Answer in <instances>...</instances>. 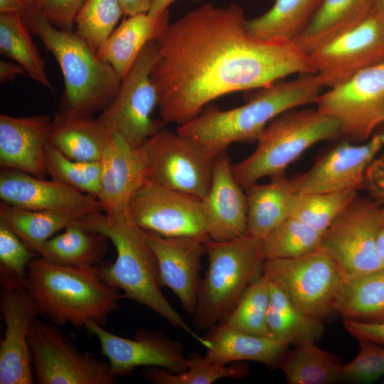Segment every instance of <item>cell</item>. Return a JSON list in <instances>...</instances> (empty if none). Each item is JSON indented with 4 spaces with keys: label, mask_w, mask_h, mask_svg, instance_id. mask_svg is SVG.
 Listing matches in <instances>:
<instances>
[{
    "label": "cell",
    "mask_w": 384,
    "mask_h": 384,
    "mask_svg": "<svg viewBox=\"0 0 384 384\" xmlns=\"http://www.w3.org/2000/svg\"><path fill=\"white\" fill-rule=\"evenodd\" d=\"M36 381L38 384H114L108 363L79 350L55 326L39 320L28 334Z\"/></svg>",
    "instance_id": "cell-12"
},
{
    "label": "cell",
    "mask_w": 384,
    "mask_h": 384,
    "mask_svg": "<svg viewBox=\"0 0 384 384\" xmlns=\"http://www.w3.org/2000/svg\"><path fill=\"white\" fill-rule=\"evenodd\" d=\"M169 18V10L157 18L150 16L148 13L128 16L98 50V57L110 65L122 78L146 43L156 41L167 27Z\"/></svg>",
    "instance_id": "cell-27"
},
{
    "label": "cell",
    "mask_w": 384,
    "mask_h": 384,
    "mask_svg": "<svg viewBox=\"0 0 384 384\" xmlns=\"http://www.w3.org/2000/svg\"><path fill=\"white\" fill-rule=\"evenodd\" d=\"M158 54L157 41H148L122 78L115 97L98 117L112 134L134 148L140 147L162 127L163 122L151 118L158 95L151 72Z\"/></svg>",
    "instance_id": "cell-10"
},
{
    "label": "cell",
    "mask_w": 384,
    "mask_h": 384,
    "mask_svg": "<svg viewBox=\"0 0 384 384\" xmlns=\"http://www.w3.org/2000/svg\"><path fill=\"white\" fill-rule=\"evenodd\" d=\"M148 161L146 181L203 199L212 178V159L191 139L161 128L142 145Z\"/></svg>",
    "instance_id": "cell-13"
},
{
    "label": "cell",
    "mask_w": 384,
    "mask_h": 384,
    "mask_svg": "<svg viewBox=\"0 0 384 384\" xmlns=\"http://www.w3.org/2000/svg\"><path fill=\"white\" fill-rule=\"evenodd\" d=\"M176 0H151L148 14L153 17L157 18L164 12L169 10L168 7ZM194 2H199L203 0H190Z\"/></svg>",
    "instance_id": "cell-50"
},
{
    "label": "cell",
    "mask_w": 384,
    "mask_h": 384,
    "mask_svg": "<svg viewBox=\"0 0 384 384\" xmlns=\"http://www.w3.org/2000/svg\"><path fill=\"white\" fill-rule=\"evenodd\" d=\"M363 188L372 200L384 206V154L376 157L368 166Z\"/></svg>",
    "instance_id": "cell-45"
},
{
    "label": "cell",
    "mask_w": 384,
    "mask_h": 384,
    "mask_svg": "<svg viewBox=\"0 0 384 384\" xmlns=\"http://www.w3.org/2000/svg\"><path fill=\"white\" fill-rule=\"evenodd\" d=\"M51 118L46 114H0V166L45 178L46 148Z\"/></svg>",
    "instance_id": "cell-23"
},
{
    "label": "cell",
    "mask_w": 384,
    "mask_h": 384,
    "mask_svg": "<svg viewBox=\"0 0 384 384\" xmlns=\"http://www.w3.org/2000/svg\"><path fill=\"white\" fill-rule=\"evenodd\" d=\"M77 220L65 213L26 209L4 202L0 203V220L36 254L55 233Z\"/></svg>",
    "instance_id": "cell-34"
},
{
    "label": "cell",
    "mask_w": 384,
    "mask_h": 384,
    "mask_svg": "<svg viewBox=\"0 0 384 384\" xmlns=\"http://www.w3.org/2000/svg\"><path fill=\"white\" fill-rule=\"evenodd\" d=\"M384 147V133L362 144L343 142L316 160L306 172L289 178L294 193H332L363 188L366 171Z\"/></svg>",
    "instance_id": "cell-17"
},
{
    "label": "cell",
    "mask_w": 384,
    "mask_h": 384,
    "mask_svg": "<svg viewBox=\"0 0 384 384\" xmlns=\"http://www.w3.org/2000/svg\"><path fill=\"white\" fill-rule=\"evenodd\" d=\"M78 220L66 227L63 233L47 240L38 255L47 261L62 265H98L106 254L108 238L85 228Z\"/></svg>",
    "instance_id": "cell-30"
},
{
    "label": "cell",
    "mask_w": 384,
    "mask_h": 384,
    "mask_svg": "<svg viewBox=\"0 0 384 384\" xmlns=\"http://www.w3.org/2000/svg\"><path fill=\"white\" fill-rule=\"evenodd\" d=\"M188 360V367L181 373L149 366L143 369L142 375L154 384H212L224 378H242L249 371L245 365H218L206 361L198 353L190 355Z\"/></svg>",
    "instance_id": "cell-37"
},
{
    "label": "cell",
    "mask_w": 384,
    "mask_h": 384,
    "mask_svg": "<svg viewBox=\"0 0 384 384\" xmlns=\"http://www.w3.org/2000/svg\"><path fill=\"white\" fill-rule=\"evenodd\" d=\"M384 206L356 198L323 233L319 250L328 255L348 281L384 269L378 241Z\"/></svg>",
    "instance_id": "cell-9"
},
{
    "label": "cell",
    "mask_w": 384,
    "mask_h": 384,
    "mask_svg": "<svg viewBox=\"0 0 384 384\" xmlns=\"http://www.w3.org/2000/svg\"><path fill=\"white\" fill-rule=\"evenodd\" d=\"M357 196V191L294 193L290 209L294 217L324 233Z\"/></svg>",
    "instance_id": "cell-38"
},
{
    "label": "cell",
    "mask_w": 384,
    "mask_h": 384,
    "mask_svg": "<svg viewBox=\"0 0 384 384\" xmlns=\"http://www.w3.org/2000/svg\"><path fill=\"white\" fill-rule=\"evenodd\" d=\"M27 9L23 0H0V14L16 13L22 15Z\"/></svg>",
    "instance_id": "cell-49"
},
{
    "label": "cell",
    "mask_w": 384,
    "mask_h": 384,
    "mask_svg": "<svg viewBox=\"0 0 384 384\" xmlns=\"http://www.w3.org/2000/svg\"><path fill=\"white\" fill-rule=\"evenodd\" d=\"M128 213L141 229L161 236L209 239L201 199L149 181L131 198Z\"/></svg>",
    "instance_id": "cell-14"
},
{
    "label": "cell",
    "mask_w": 384,
    "mask_h": 384,
    "mask_svg": "<svg viewBox=\"0 0 384 384\" xmlns=\"http://www.w3.org/2000/svg\"><path fill=\"white\" fill-rule=\"evenodd\" d=\"M85 327L98 339L101 353L116 377L128 375L139 366L159 367L172 373H181L188 367L181 342L161 331L139 329L133 338H127L95 321H89Z\"/></svg>",
    "instance_id": "cell-16"
},
{
    "label": "cell",
    "mask_w": 384,
    "mask_h": 384,
    "mask_svg": "<svg viewBox=\"0 0 384 384\" xmlns=\"http://www.w3.org/2000/svg\"><path fill=\"white\" fill-rule=\"evenodd\" d=\"M268 279L261 272L244 292L228 319L220 324L246 334L274 338L267 325Z\"/></svg>",
    "instance_id": "cell-36"
},
{
    "label": "cell",
    "mask_w": 384,
    "mask_h": 384,
    "mask_svg": "<svg viewBox=\"0 0 384 384\" xmlns=\"http://www.w3.org/2000/svg\"><path fill=\"white\" fill-rule=\"evenodd\" d=\"M203 337L208 343L205 359L218 365L250 361L279 368L289 346L274 338L246 334L223 324L212 326Z\"/></svg>",
    "instance_id": "cell-24"
},
{
    "label": "cell",
    "mask_w": 384,
    "mask_h": 384,
    "mask_svg": "<svg viewBox=\"0 0 384 384\" xmlns=\"http://www.w3.org/2000/svg\"><path fill=\"white\" fill-rule=\"evenodd\" d=\"M378 10L384 12V0H378Z\"/></svg>",
    "instance_id": "cell-53"
},
{
    "label": "cell",
    "mask_w": 384,
    "mask_h": 384,
    "mask_svg": "<svg viewBox=\"0 0 384 384\" xmlns=\"http://www.w3.org/2000/svg\"><path fill=\"white\" fill-rule=\"evenodd\" d=\"M208 270L201 278L193 324L201 331L223 324L262 272V240L247 232L232 240L205 242Z\"/></svg>",
    "instance_id": "cell-6"
},
{
    "label": "cell",
    "mask_w": 384,
    "mask_h": 384,
    "mask_svg": "<svg viewBox=\"0 0 384 384\" xmlns=\"http://www.w3.org/2000/svg\"><path fill=\"white\" fill-rule=\"evenodd\" d=\"M36 255L0 220V282L8 289L26 288L28 267Z\"/></svg>",
    "instance_id": "cell-42"
},
{
    "label": "cell",
    "mask_w": 384,
    "mask_h": 384,
    "mask_svg": "<svg viewBox=\"0 0 384 384\" xmlns=\"http://www.w3.org/2000/svg\"><path fill=\"white\" fill-rule=\"evenodd\" d=\"M26 289L50 323L76 328L91 320L103 325L122 299L97 265H62L40 256L29 263Z\"/></svg>",
    "instance_id": "cell-4"
},
{
    "label": "cell",
    "mask_w": 384,
    "mask_h": 384,
    "mask_svg": "<svg viewBox=\"0 0 384 384\" xmlns=\"http://www.w3.org/2000/svg\"><path fill=\"white\" fill-rule=\"evenodd\" d=\"M22 16L0 14V52L16 61L31 78L53 90L46 66Z\"/></svg>",
    "instance_id": "cell-33"
},
{
    "label": "cell",
    "mask_w": 384,
    "mask_h": 384,
    "mask_svg": "<svg viewBox=\"0 0 384 384\" xmlns=\"http://www.w3.org/2000/svg\"><path fill=\"white\" fill-rule=\"evenodd\" d=\"M25 69L18 63L1 60L0 61V82L14 80L18 75H25Z\"/></svg>",
    "instance_id": "cell-47"
},
{
    "label": "cell",
    "mask_w": 384,
    "mask_h": 384,
    "mask_svg": "<svg viewBox=\"0 0 384 384\" xmlns=\"http://www.w3.org/2000/svg\"><path fill=\"white\" fill-rule=\"evenodd\" d=\"M342 366L334 354L308 343L288 351L279 368L289 384H331L341 382Z\"/></svg>",
    "instance_id": "cell-32"
},
{
    "label": "cell",
    "mask_w": 384,
    "mask_h": 384,
    "mask_svg": "<svg viewBox=\"0 0 384 384\" xmlns=\"http://www.w3.org/2000/svg\"><path fill=\"white\" fill-rule=\"evenodd\" d=\"M262 272L307 315L322 321L340 316L349 281L320 250L296 258L266 260Z\"/></svg>",
    "instance_id": "cell-8"
},
{
    "label": "cell",
    "mask_w": 384,
    "mask_h": 384,
    "mask_svg": "<svg viewBox=\"0 0 384 384\" xmlns=\"http://www.w3.org/2000/svg\"><path fill=\"white\" fill-rule=\"evenodd\" d=\"M47 175L99 200L102 192V167L99 161L71 159L48 144L46 148Z\"/></svg>",
    "instance_id": "cell-40"
},
{
    "label": "cell",
    "mask_w": 384,
    "mask_h": 384,
    "mask_svg": "<svg viewBox=\"0 0 384 384\" xmlns=\"http://www.w3.org/2000/svg\"><path fill=\"white\" fill-rule=\"evenodd\" d=\"M85 0H36L35 8L56 28L72 31Z\"/></svg>",
    "instance_id": "cell-44"
},
{
    "label": "cell",
    "mask_w": 384,
    "mask_h": 384,
    "mask_svg": "<svg viewBox=\"0 0 384 384\" xmlns=\"http://www.w3.org/2000/svg\"><path fill=\"white\" fill-rule=\"evenodd\" d=\"M268 280L270 302L267 321L273 338L288 346L319 341L325 330L324 321L304 313L279 286Z\"/></svg>",
    "instance_id": "cell-29"
},
{
    "label": "cell",
    "mask_w": 384,
    "mask_h": 384,
    "mask_svg": "<svg viewBox=\"0 0 384 384\" xmlns=\"http://www.w3.org/2000/svg\"><path fill=\"white\" fill-rule=\"evenodd\" d=\"M0 198L6 204L35 210L68 214L80 219L102 211L100 201L64 183L1 168Z\"/></svg>",
    "instance_id": "cell-19"
},
{
    "label": "cell",
    "mask_w": 384,
    "mask_h": 384,
    "mask_svg": "<svg viewBox=\"0 0 384 384\" xmlns=\"http://www.w3.org/2000/svg\"><path fill=\"white\" fill-rule=\"evenodd\" d=\"M112 135L98 117L60 111L51 121L48 142L71 159L99 161Z\"/></svg>",
    "instance_id": "cell-26"
},
{
    "label": "cell",
    "mask_w": 384,
    "mask_h": 384,
    "mask_svg": "<svg viewBox=\"0 0 384 384\" xmlns=\"http://www.w3.org/2000/svg\"><path fill=\"white\" fill-rule=\"evenodd\" d=\"M158 266L160 286L169 288L190 315L195 314L205 242L191 237H164L144 230Z\"/></svg>",
    "instance_id": "cell-20"
},
{
    "label": "cell",
    "mask_w": 384,
    "mask_h": 384,
    "mask_svg": "<svg viewBox=\"0 0 384 384\" xmlns=\"http://www.w3.org/2000/svg\"><path fill=\"white\" fill-rule=\"evenodd\" d=\"M102 192L99 201L105 213L128 212L134 194L146 181L148 161L142 147L134 148L113 134L100 159Z\"/></svg>",
    "instance_id": "cell-22"
},
{
    "label": "cell",
    "mask_w": 384,
    "mask_h": 384,
    "mask_svg": "<svg viewBox=\"0 0 384 384\" xmlns=\"http://www.w3.org/2000/svg\"><path fill=\"white\" fill-rule=\"evenodd\" d=\"M0 309L5 324L0 343V384H33L36 378L28 334L41 314L38 307L26 288L1 287Z\"/></svg>",
    "instance_id": "cell-18"
},
{
    "label": "cell",
    "mask_w": 384,
    "mask_h": 384,
    "mask_svg": "<svg viewBox=\"0 0 384 384\" xmlns=\"http://www.w3.org/2000/svg\"><path fill=\"white\" fill-rule=\"evenodd\" d=\"M378 249L379 255L384 262V223L378 237Z\"/></svg>",
    "instance_id": "cell-51"
},
{
    "label": "cell",
    "mask_w": 384,
    "mask_h": 384,
    "mask_svg": "<svg viewBox=\"0 0 384 384\" xmlns=\"http://www.w3.org/2000/svg\"><path fill=\"white\" fill-rule=\"evenodd\" d=\"M359 351L346 364H343L341 381L370 383L384 376V347L367 339H358Z\"/></svg>",
    "instance_id": "cell-43"
},
{
    "label": "cell",
    "mask_w": 384,
    "mask_h": 384,
    "mask_svg": "<svg viewBox=\"0 0 384 384\" xmlns=\"http://www.w3.org/2000/svg\"><path fill=\"white\" fill-rule=\"evenodd\" d=\"M201 201L210 239L228 241L247 233L246 194L233 176L225 151L213 161L210 186Z\"/></svg>",
    "instance_id": "cell-21"
},
{
    "label": "cell",
    "mask_w": 384,
    "mask_h": 384,
    "mask_svg": "<svg viewBox=\"0 0 384 384\" xmlns=\"http://www.w3.org/2000/svg\"><path fill=\"white\" fill-rule=\"evenodd\" d=\"M314 104L338 122L340 136L366 142L384 123V60L329 88Z\"/></svg>",
    "instance_id": "cell-11"
},
{
    "label": "cell",
    "mask_w": 384,
    "mask_h": 384,
    "mask_svg": "<svg viewBox=\"0 0 384 384\" xmlns=\"http://www.w3.org/2000/svg\"><path fill=\"white\" fill-rule=\"evenodd\" d=\"M21 16L60 68L65 85L60 112L78 116L102 112L117 93L120 76L76 32L55 27L36 8Z\"/></svg>",
    "instance_id": "cell-5"
},
{
    "label": "cell",
    "mask_w": 384,
    "mask_h": 384,
    "mask_svg": "<svg viewBox=\"0 0 384 384\" xmlns=\"http://www.w3.org/2000/svg\"><path fill=\"white\" fill-rule=\"evenodd\" d=\"M338 136V122L316 109L286 111L266 126L254 151L233 165V176L245 189L263 177L284 175L309 148Z\"/></svg>",
    "instance_id": "cell-7"
},
{
    "label": "cell",
    "mask_w": 384,
    "mask_h": 384,
    "mask_svg": "<svg viewBox=\"0 0 384 384\" xmlns=\"http://www.w3.org/2000/svg\"><path fill=\"white\" fill-rule=\"evenodd\" d=\"M122 15L119 0H85L75 19L76 33L97 53Z\"/></svg>",
    "instance_id": "cell-41"
},
{
    "label": "cell",
    "mask_w": 384,
    "mask_h": 384,
    "mask_svg": "<svg viewBox=\"0 0 384 384\" xmlns=\"http://www.w3.org/2000/svg\"><path fill=\"white\" fill-rule=\"evenodd\" d=\"M247 198V232L264 240L290 216L294 191L284 175L265 184L252 183L245 188Z\"/></svg>",
    "instance_id": "cell-28"
},
{
    "label": "cell",
    "mask_w": 384,
    "mask_h": 384,
    "mask_svg": "<svg viewBox=\"0 0 384 384\" xmlns=\"http://www.w3.org/2000/svg\"><path fill=\"white\" fill-rule=\"evenodd\" d=\"M340 316L343 321L384 323V269L349 281Z\"/></svg>",
    "instance_id": "cell-35"
},
{
    "label": "cell",
    "mask_w": 384,
    "mask_h": 384,
    "mask_svg": "<svg viewBox=\"0 0 384 384\" xmlns=\"http://www.w3.org/2000/svg\"><path fill=\"white\" fill-rule=\"evenodd\" d=\"M378 10V0H324L314 18L293 41L308 54L355 28Z\"/></svg>",
    "instance_id": "cell-25"
},
{
    "label": "cell",
    "mask_w": 384,
    "mask_h": 384,
    "mask_svg": "<svg viewBox=\"0 0 384 384\" xmlns=\"http://www.w3.org/2000/svg\"><path fill=\"white\" fill-rule=\"evenodd\" d=\"M78 222L85 228L105 235L114 246L115 260L99 263L97 267L101 278L107 284L123 291L122 299L146 306L206 347L203 337L188 326L163 294L154 253L143 230L132 221L128 212L110 215L99 211L79 219Z\"/></svg>",
    "instance_id": "cell-2"
},
{
    "label": "cell",
    "mask_w": 384,
    "mask_h": 384,
    "mask_svg": "<svg viewBox=\"0 0 384 384\" xmlns=\"http://www.w3.org/2000/svg\"><path fill=\"white\" fill-rule=\"evenodd\" d=\"M247 21L235 4H205L169 23L156 40L151 72L163 122L180 126L223 95L316 73L309 54L293 41L255 37Z\"/></svg>",
    "instance_id": "cell-1"
},
{
    "label": "cell",
    "mask_w": 384,
    "mask_h": 384,
    "mask_svg": "<svg viewBox=\"0 0 384 384\" xmlns=\"http://www.w3.org/2000/svg\"><path fill=\"white\" fill-rule=\"evenodd\" d=\"M322 233L289 216L263 240L265 260L296 258L319 250Z\"/></svg>",
    "instance_id": "cell-39"
},
{
    "label": "cell",
    "mask_w": 384,
    "mask_h": 384,
    "mask_svg": "<svg viewBox=\"0 0 384 384\" xmlns=\"http://www.w3.org/2000/svg\"><path fill=\"white\" fill-rule=\"evenodd\" d=\"M323 87L315 74L299 75L262 88L247 103L228 110L207 107L176 132L201 146L213 159L234 142L257 141L266 126L283 112L314 104Z\"/></svg>",
    "instance_id": "cell-3"
},
{
    "label": "cell",
    "mask_w": 384,
    "mask_h": 384,
    "mask_svg": "<svg viewBox=\"0 0 384 384\" xmlns=\"http://www.w3.org/2000/svg\"><path fill=\"white\" fill-rule=\"evenodd\" d=\"M151 0H119L124 15L148 13Z\"/></svg>",
    "instance_id": "cell-48"
},
{
    "label": "cell",
    "mask_w": 384,
    "mask_h": 384,
    "mask_svg": "<svg viewBox=\"0 0 384 384\" xmlns=\"http://www.w3.org/2000/svg\"><path fill=\"white\" fill-rule=\"evenodd\" d=\"M309 55L319 84L328 89L380 63L384 60V12L377 11Z\"/></svg>",
    "instance_id": "cell-15"
},
{
    "label": "cell",
    "mask_w": 384,
    "mask_h": 384,
    "mask_svg": "<svg viewBox=\"0 0 384 384\" xmlns=\"http://www.w3.org/2000/svg\"><path fill=\"white\" fill-rule=\"evenodd\" d=\"M28 9H33L36 6V0H23Z\"/></svg>",
    "instance_id": "cell-52"
},
{
    "label": "cell",
    "mask_w": 384,
    "mask_h": 384,
    "mask_svg": "<svg viewBox=\"0 0 384 384\" xmlns=\"http://www.w3.org/2000/svg\"><path fill=\"white\" fill-rule=\"evenodd\" d=\"M345 329L357 339H367L384 345V323L343 321Z\"/></svg>",
    "instance_id": "cell-46"
},
{
    "label": "cell",
    "mask_w": 384,
    "mask_h": 384,
    "mask_svg": "<svg viewBox=\"0 0 384 384\" xmlns=\"http://www.w3.org/2000/svg\"><path fill=\"white\" fill-rule=\"evenodd\" d=\"M383 383H384V380H383Z\"/></svg>",
    "instance_id": "cell-54"
},
{
    "label": "cell",
    "mask_w": 384,
    "mask_h": 384,
    "mask_svg": "<svg viewBox=\"0 0 384 384\" xmlns=\"http://www.w3.org/2000/svg\"><path fill=\"white\" fill-rule=\"evenodd\" d=\"M324 0H275L265 13L247 21L257 38L293 41L310 23Z\"/></svg>",
    "instance_id": "cell-31"
}]
</instances>
